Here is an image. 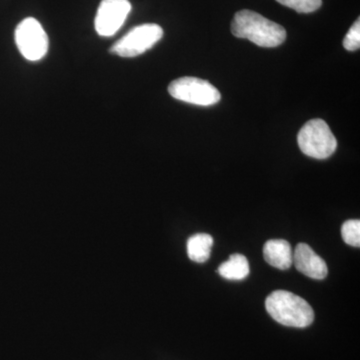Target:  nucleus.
I'll return each instance as SVG.
<instances>
[{"mask_svg": "<svg viewBox=\"0 0 360 360\" xmlns=\"http://www.w3.org/2000/svg\"><path fill=\"white\" fill-rule=\"evenodd\" d=\"M250 264L245 255H232L227 262L219 265L217 272L227 281H243L250 274Z\"/></svg>", "mask_w": 360, "mask_h": 360, "instance_id": "obj_11", "label": "nucleus"}, {"mask_svg": "<svg viewBox=\"0 0 360 360\" xmlns=\"http://www.w3.org/2000/svg\"><path fill=\"white\" fill-rule=\"evenodd\" d=\"M341 236L348 245L354 248L360 246V221L359 219H350L345 221L341 227Z\"/></svg>", "mask_w": 360, "mask_h": 360, "instance_id": "obj_12", "label": "nucleus"}, {"mask_svg": "<svg viewBox=\"0 0 360 360\" xmlns=\"http://www.w3.org/2000/svg\"><path fill=\"white\" fill-rule=\"evenodd\" d=\"M162 37V27L155 23L135 26L111 46L110 52L120 58H136L153 49Z\"/></svg>", "mask_w": 360, "mask_h": 360, "instance_id": "obj_4", "label": "nucleus"}, {"mask_svg": "<svg viewBox=\"0 0 360 360\" xmlns=\"http://www.w3.org/2000/svg\"><path fill=\"white\" fill-rule=\"evenodd\" d=\"M131 11L129 0H103L94 20L97 34L103 37L115 35L122 28Z\"/></svg>", "mask_w": 360, "mask_h": 360, "instance_id": "obj_7", "label": "nucleus"}, {"mask_svg": "<svg viewBox=\"0 0 360 360\" xmlns=\"http://www.w3.org/2000/svg\"><path fill=\"white\" fill-rule=\"evenodd\" d=\"M168 92L177 101L194 105H214L221 99L217 87L198 77L177 78L168 86Z\"/></svg>", "mask_w": 360, "mask_h": 360, "instance_id": "obj_5", "label": "nucleus"}, {"mask_svg": "<svg viewBox=\"0 0 360 360\" xmlns=\"http://www.w3.org/2000/svg\"><path fill=\"white\" fill-rule=\"evenodd\" d=\"M298 13H311L321 8L322 0H276Z\"/></svg>", "mask_w": 360, "mask_h": 360, "instance_id": "obj_13", "label": "nucleus"}, {"mask_svg": "<svg viewBox=\"0 0 360 360\" xmlns=\"http://www.w3.org/2000/svg\"><path fill=\"white\" fill-rule=\"evenodd\" d=\"M293 264L298 271L316 281H321L328 276L326 262L305 243H300L293 250Z\"/></svg>", "mask_w": 360, "mask_h": 360, "instance_id": "obj_8", "label": "nucleus"}, {"mask_svg": "<svg viewBox=\"0 0 360 360\" xmlns=\"http://www.w3.org/2000/svg\"><path fill=\"white\" fill-rule=\"evenodd\" d=\"M232 34L238 39L250 40L260 47L279 46L286 39L283 26L265 18L255 11H238L231 23Z\"/></svg>", "mask_w": 360, "mask_h": 360, "instance_id": "obj_1", "label": "nucleus"}, {"mask_svg": "<svg viewBox=\"0 0 360 360\" xmlns=\"http://www.w3.org/2000/svg\"><path fill=\"white\" fill-rule=\"evenodd\" d=\"M265 262L281 270L290 269L293 264V250L290 243L284 239H271L264 248Z\"/></svg>", "mask_w": 360, "mask_h": 360, "instance_id": "obj_9", "label": "nucleus"}, {"mask_svg": "<svg viewBox=\"0 0 360 360\" xmlns=\"http://www.w3.org/2000/svg\"><path fill=\"white\" fill-rule=\"evenodd\" d=\"M15 42L23 58L30 61L40 60L49 51V37L39 21L33 18H25L18 25Z\"/></svg>", "mask_w": 360, "mask_h": 360, "instance_id": "obj_6", "label": "nucleus"}, {"mask_svg": "<svg viewBox=\"0 0 360 360\" xmlns=\"http://www.w3.org/2000/svg\"><path fill=\"white\" fill-rule=\"evenodd\" d=\"M343 46L348 51H359L360 47L359 18L355 21L350 30H348L347 34L345 35V39H343Z\"/></svg>", "mask_w": 360, "mask_h": 360, "instance_id": "obj_14", "label": "nucleus"}, {"mask_svg": "<svg viewBox=\"0 0 360 360\" xmlns=\"http://www.w3.org/2000/svg\"><path fill=\"white\" fill-rule=\"evenodd\" d=\"M265 307L274 321L290 328H307L314 321V311L309 302L290 291L270 293Z\"/></svg>", "mask_w": 360, "mask_h": 360, "instance_id": "obj_2", "label": "nucleus"}, {"mask_svg": "<svg viewBox=\"0 0 360 360\" xmlns=\"http://www.w3.org/2000/svg\"><path fill=\"white\" fill-rule=\"evenodd\" d=\"M213 238L207 233H196L187 240V255L194 262L203 264L212 255Z\"/></svg>", "mask_w": 360, "mask_h": 360, "instance_id": "obj_10", "label": "nucleus"}, {"mask_svg": "<svg viewBox=\"0 0 360 360\" xmlns=\"http://www.w3.org/2000/svg\"><path fill=\"white\" fill-rule=\"evenodd\" d=\"M298 146L305 155L316 160H326L335 153L338 141L328 127L321 118L305 123L297 135Z\"/></svg>", "mask_w": 360, "mask_h": 360, "instance_id": "obj_3", "label": "nucleus"}]
</instances>
